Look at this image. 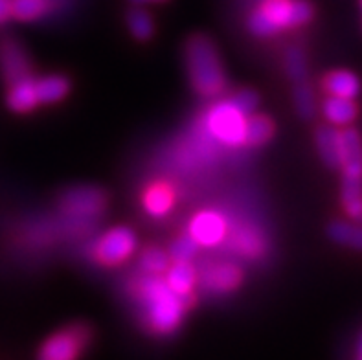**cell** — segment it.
I'll return each mask as SVG.
<instances>
[{"label": "cell", "instance_id": "1", "mask_svg": "<svg viewBox=\"0 0 362 360\" xmlns=\"http://www.w3.org/2000/svg\"><path fill=\"white\" fill-rule=\"evenodd\" d=\"M138 301L144 309L146 322L158 333H171L179 327L189 296H180L160 276L147 274L136 287Z\"/></svg>", "mask_w": 362, "mask_h": 360}, {"label": "cell", "instance_id": "2", "mask_svg": "<svg viewBox=\"0 0 362 360\" xmlns=\"http://www.w3.org/2000/svg\"><path fill=\"white\" fill-rule=\"evenodd\" d=\"M186 64L193 88L206 98L219 96L226 79L214 42L204 35L192 37L186 45Z\"/></svg>", "mask_w": 362, "mask_h": 360}, {"label": "cell", "instance_id": "3", "mask_svg": "<svg viewBox=\"0 0 362 360\" xmlns=\"http://www.w3.org/2000/svg\"><path fill=\"white\" fill-rule=\"evenodd\" d=\"M315 9L308 0H265L263 6L250 17V30L256 35L265 37L309 23Z\"/></svg>", "mask_w": 362, "mask_h": 360}, {"label": "cell", "instance_id": "4", "mask_svg": "<svg viewBox=\"0 0 362 360\" xmlns=\"http://www.w3.org/2000/svg\"><path fill=\"white\" fill-rule=\"evenodd\" d=\"M245 125L247 116L232 101H221L211 107L206 116L208 131L225 146L234 147L245 144Z\"/></svg>", "mask_w": 362, "mask_h": 360}, {"label": "cell", "instance_id": "5", "mask_svg": "<svg viewBox=\"0 0 362 360\" xmlns=\"http://www.w3.org/2000/svg\"><path fill=\"white\" fill-rule=\"evenodd\" d=\"M88 342V331L85 325H74V327L54 335L50 340H46L42 346V360H70L78 356L83 347Z\"/></svg>", "mask_w": 362, "mask_h": 360}, {"label": "cell", "instance_id": "6", "mask_svg": "<svg viewBox=\"0 0 362 360\" xmlns=\"http://www.w3.org/2000/svg\"><path fill=\"white\" fill-rule=\"evenodd\" d=\"M136 248V238L129 228H112L98 241L96 257L105 265H119L131 257Z\"/></svg>", "mask_w": 362, "mask_h": 360}, {"label": "cell", "instance_id": "7", "mask_svg": "<svg viewBox=\"0 0 362 360\" xmlns=\"http://www.w3.org/2000/svg\"><path fill=\"white\" fill-rule=\"evenodd\" d=\"M64 214L76 219H94L105 208V195L96 187H74L63 197Z\"/></svg>", "mask_w": 362, "mask_h": 360}, {"label": "cell", "instance_id": "8", "mask_svg": "<svg viewBox=\"0 0 362 360\" xmlns=\"http://www.w3.org/2000/svg\"><path fill=\"white\" fill-rule=\"evenodd\" d=\"M189 236L199 246L219 245L226 236V223L217 211H201L189 224Z\"/></svg>", "mask_w": 362, "mask_h": 360}, {"label": "cell", "instance_id": "9", "mask_svg": "<svg viewBox=\"0 0 362 360\" xmlns=\"http://www.w3.org/2000/svg\"><path fill=\"white\" fill-rule=\"evenodd\" d=\"M339 153L340 169L344 175L362 177V140L355 129H344L339 134Z\"/></svg>", "mask_w": 362, "mask_h": 360}, {"label": "cell", "instance_id": "10", "mask_svg": "<svg viewBox=\"0 0 362 360\" xmlns=\"http://www.w3.org/2000/svg\"><path fill=\"white\" fill-rule=\"evenodd\" d=\"M0 70L8 83L30 76V63L24 50L15 41L0 42Z\"/></svg>", "mask_w": 362, "mask_h": 360}, {"label": "cell", "instance_id": "11", "mask_svg": "<svg viewBox=\"0 0 362 360\" xmlns=\"http://www.w3.org/2000/svg\"><path fill=\"white\" fill-rule=\"evenodd\" d=\"M37 103H39V98H37L35 79L32 78V74L18 79V81L9 83V109L15 110V112H30Z\"/></svg>", "mask_w": 362, "mask_h": 360}, {"label": "cell", "instance_id": "12", "mask_svg": "<svg viewBox=\"0 0 362 360\" xmlns=\"http://www.w3.org/2000/svg\"><path fill=\"white\" fill-rule=\"evenodd\" d=\"M322 112L331 125H349L357 118L358 110L351 98L329 96L322 105Z\"/></svg>", "mask_w": 362, "mask_h": 360}, {"label": "cell", "instance_id": "13", "mask_svg": "<svg viewBox=\"0 0 362 360\" xmlns=\"http://www.w3.org/2000/svg\"><path fill=\"white\" fill-rule=\"evenodd\" d=\"M324 88L329 96H342L354 100L361 92V81L355 74L348 72V70H335V72L326 76Z\"/></svg>", "mask_w": 362, "mask_h": 360}, {"label": "cell", "instance_id": "14", "mask_svg": "<svg viewBox=\"0 0 362 360\" xmlns=\"http://www.w3.org/2000/svg\"><path fill=\"white\" fill-rule=\"evenodd\" d=\"M339 134L340 131H337L333 125H322L317 131V147L320 158L333 169L340 168Z\"/></svg>", "mask_w": 362, "mask_h": 360}, {"label": "cell", "instance_id": "15", "mask_svg": "<svg viewBox=\"0 0 362 360\" xmlns=\"http://www.w3.org/2000/svg\"><path fill=\"white\" fill-rule=\"evenodd\" d=\"M241 281V272L235 269L234 265L221 263L217 267H214L211 270H208L206 276H204V283L210 291L216 292H226L235 289Z\"/></svg>", "mask_w": 362, "mask_h": 360}, {"label": "cell", "instance_id": "16", "mask_svg": "<svg viewBox=\"0 0 362 360\" xmlns=\"http://www.w3.org/2000/svg\"><path fill=\"white\" fill-rule=\"evenodd\" d=\"M197 274L189 261H175L173 267H168L165 281L180 296H189L193 285H195Z\"/></svg>", "mask_w": 362, "mask_h": 360}, {"label": "cell", "instance_id": "17", "mask_svg": "<svg viewBox=\"0 0 362 360\" xmlns=\"http://www.w3.org/2000/svg\"><path fill=\"white\" fill-rule=\"evenodd\" d=\"M342 204L351 219L358 221L362 215V177L344 175L342 178Z\"/></svg>", "mask_w": 362, "mask_h": 360}, {"label": "cell", "instance_id": "18", "mask_svg": "<svg viewBox=\"0 0 362 360\" xmlns=\"http://www.w3.org/2000/svg\"><path fill=\"white\" fill-rule=\"evenodd\" d=\"M327 236L342 246H349L354 250L362 252V224L348 223V221H335L329 224Z\"/></svg>", "mask_w": 362, "mask_h": 360}, {"label": "cell", "instance_id": "19", "mask_svg": "<svg viewBox=\"0 0 362 360\" xmlns=\"http://www.w3.org/2000/svg\"><path fill=\"white\" fill-rule=\"evenodd\" d=\"M37 98L39 103H55L61 101L66 92H69V81L63 76H45L41 79H35Z\"/></svg>", "mask_w": 362, "mask_h": 360}, {"label": "cell", "instance_id": "20", "mask_svg": "<svg viewBox=\"0 0 362 360\" xmlns=\"http://www.w3.org/2000/svg\"><path fill=\"white\" fill-rule=\"evenodd\" d=\"M274 125L267 116H247L245 125V144L250 146H262L267 140H271Z\"/></svg>", "mask_w": 362, "mask_h": 360}, {"label": "cell", "instance_id": "21", "mask_svg": "<svg viewBox=\"0 0 362 360\" xmlns=\"http://www.w3.org/2000/svg\"><path fill=\"white\" fill-rule=\"evenodd\" d=\"M144 204L153 217H162L173 206V193L165 186H153L147 190L146 197H144Z\"/></svg>", "mask_w": 362, "mask_h": 360}, {"label": "cell", "instance_id": "22", "mask_svg": "<svg viewBox=\"0 0 362 360\" xmlns=\"http://www.w3.org/2000/svg\"><path fill=\"white\" fill-rule=\"evenodd\" d=\"M50 0H11V17L18 21H35L50 8Z\"/></svg>", "mask_w": 362, "mask_h": 360}, {"label": "cell", "instance_id": "23", "mask_svg": "<svg viewBox=\"0 0 362 360\" xmlns=\"http://www.w3.org/2000/svg\"><path fill=\"white\" fill-rule=\"evenodd\" d=\"M127 23L129 28H131V32H133V35L136 37V39H140V41L149 39V37L153 35V30H155L151 15L147 13L146 9L142 8L131 9L127 15Z\"/></svg>", "mask_w": 362, "mask_h": 360}, {"label": "cell", "instance_id": "24", "mask_svg": "<svg viewBox=\"0 0 362 360\" xmlns=\"http://www.w3.org/2000/svg\"><path fill=\"white\" fill-rule=\"evenodd\" d=\"M294 105H296V110L302 118L311 120L317 115V98H315V92L309 85L300 81L298 87L294 88Z\"/></svg>", "mask_w": 362, "mask_h": 360}, {"label": "cell", "instance_id": "25", "mask_svg": "<svg viewBox=\"0 0 362 360\" xmlns=\"http://www.w3.org/2000/svg\"><path fill=\"white\" fill-rule=\"evenodd\" d=\"M140 265H142L144 272L160 276L170 267V257L162 250H158V248H147L142 254V257H140Z\"/></svg>", "mask_w": 362, "mask_h": 360}, {"label": "cell", "instance_id": "26", "mask_svg": "<svg viewBox=\"0 0 362 360\" xmlns=\"http://www.w3.org/2000/svg\"><path fill=\"white\" fill-rule=\"evenodd\" d=\"M285 69L293 81H303L308 76V61H305L303 52L298 48H291L285 55Z\"/></svg>", "mask_w": 362, "mask_h": 360}, {"label": "cell", "instance_id": "27", "mask_svg": "<svg viewBox=\"0 0 362 360\" xmlns=\"http://www.w3.org/2000/svg\"><path fill=\"white\" fill-rule=\"evenodd\" d=\"M199 243L192 238V236H186V238H180L173 243L171 246V257L175 261H189L193 255L197 254Z\"/></svg>", "mask_w": 362, "mask_h": 360}, {"label": "cell", "instance_id": "28", "mask_svg": "<svg viewBox=\"0 0 362 360\" xmlns=\"http://www.w3.org/2000/svg\"><path fill=\"white\" fill-rule=\"evenodd\" d=\"M230 101H232V103H234V105L238 107L245 116L252 115L254 110L257 109V103H259L257 94L254 91H239Z\"/></svg>", "mask_w": 362, "mask_h": 360}, {"label": "cell", "instance_id": "29", "mask_svg": "<svg viewBox=\"0 0 362 360\" xmlns=\"http://www.w3.org/2000/svg\"><path fill=\"white\" fill-rule=\"evenodd\" d=\"M11 17V0H0V24Z\"/></svg>", "mask_w": 362, "mask_h": 360}, {"label": "cell", "instance_id": "30", "mask_svg": "<svg viewBox=\"0 0 362 360\" xmlns=\"http://www.w3.org/2000/svg\"><path fill=\"white\" fill-rule=\"evenodd\" d=\"M357 356L362 359V335L358 337V342H357Z\"/></svg>", "mask_w": 362, "mask_h": 360}, {"label": "cell", "instance_id": "31", "mask_svg": "<svg viewBox=\"0 0 362 360\" xmlns=\"http://www.w3.org/2000/svg\"><path fill=\"white\" fill-rule=\"evenodd\" d=\"M131 2H134V4H149V2H162V0H131Z\"/></svg>", "mask_w": 362, "mask_h": 360}, {"label": "cell", "instance_id": "32", "mask_svg": "<svg viewBox=\"0 0 362 360\" xmlns=\"http://www.w3.org/2000/svg\"><path fill=\"white\" fill-rule=\"evenodd\" d=\"M358 223H362V215H361V219H358Z\"/></svg>", "mask_w": 362, "mask_h": 360}, {"label": "cell", "instance_id": "33", "mask_svg": "<svg viewBox=\"0 0 362 360\" xmlns=\"http://www.w3.org/2000/svg\"><path fill=\"white\" fill-rule=\"evenodd\" d=\"M361 2H362V0H361Z\"/></svg>", "mask_w": 362, "mask_h": 360}]
</instances>
